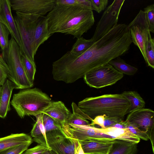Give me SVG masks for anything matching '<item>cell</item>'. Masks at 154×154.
I'll return each mask as SVG.
<instances>
[{"instance_id": "cell-30", "label": "cell", "mask_w": 154, "mask_h": 154, "mask_svg": "<svg viewBox=\"0 0 154 154\" xmlns=\"http://www.w3.org/2000/svg\"><path fill=\"white\" fill-rule=\"evenodd\" d=\"M9 73L8 66L2 55L0 54V86L4 84Z\"/></svg>"}, {"instance_id": "cell-24", "label": "cell", "mask_w": 154, "mask_h": 154, "mask_svg": "<svg viewBox=\"0 0 154 154\" xmlns=\"http://www.w3.org/2000/svg\"><path fill=\"white\" fill-rule=\"evenodd\" d=\"M108 63L123 74L133 75L136 73L138 70L137 68L127 63L120 57L110 60Z\"/></svg>"}, {"instance_id": "cell-21", "label": "cell", "mask_w": 154, "mask_h": 154, "mask_svg": "<svg viewBox=\"0 0 154 154\" xmlns=\"http://www.w3.org/2000/svg\"><path fill=\"white\" fill-rule=\"evenodd\" d=\"M137 144L116 139L108 154H136Z\"/></svg>"}, {"instance_id": "cell-22", "label": "cell", "mask_w": 154, "mask_h": 154, "mask_svg": "<svg viewBox=\"0 0 154 154\" xmlns=\"http://www.w3.org/2000/svg\"><path fill=\"white\" fill-rule=\"evenodd\" d=\"M71 106L72 112L65 123L78 125H89L90 123L87 120L92 121L93 119L83 112L74 102H72Z\"/></svg>"}, {"instance_id": "cell-6", "label": "cell", "mask_w": 154, "mask_h": 154, "mask_svg": "<svg viewBox=\"0 0 154 154\" xmlns=\"http://www.w3.org/2000/svg\"><path fill=\"white\" fill-rule=\"evenodd\" d=\"M123 76V73L108 63L88 72L83 78L89 86L98 89L115 84Z\"/></svg>"}, {"instance_id": "cell-36", "label": "cell", "mask_w": 154, "mask_h": 154, "mask_svg": "<svg viewBox=\"0 0 154 154\" xmlns=\"http://www.w3.org/2000/svg\"><path fill=\"white\" fill-rule=\"evenodd\" d=\"M123 119L118 116L108 117L106 116L104 121L105 128L112 127L114 125L124 121Z\"/></svg>"}, {"instance_id": "cell-41", "label": "cell", "mask_w": 154, "mask_h": 154, "mask_svg": "<svg viewBox=\"0 0 154 154\" xmlns=\"http://www.w3.org/2000/svg\"><path fill=\"white\" fill-rule=\"evenodd\" d=\"M1 89V86H0V96Z\"/></svg>"}, {"instance_id": "cell-39", "label": "cell", "mask_w": 154, "mask_h": 154, "mask_svg": "<svg viewBox=\"0 0 154 154\" xmlns=\"http://www.w3.org/2000/svg\"><path fill=\"white\" fill-rule=\"evenodd\" d=\"M74 143V154H85L81 143L79 141H73Z\"/></svg>"}, {"instance_id": "cell-10", "label": "cell", "mask_w": 154, "mask_h": 154, "mask_svg": "<svg viewBox=\"0 0 154 154\" xmlns=\"http://www.w3.org/2000/svg\"><path fill=\"white\" fill-rule=\"evenodd\" d=\"M12 10L21 13L44 16L51 11L56 0H10Z\"/></svg>"}, {"instance_id": "cell-1", "label": "cell", "mask_w": 154, "mask_h": 154, "mask_svg": "<svg viewBox=\"0 0 154 154\" xmlns=\"http://www.w3.org/2000/svg\"><path fill=\"white\" fill-rule=\"evenodd\" d=\"M46 17L51 33L70 35L77 39L87 32L95 22L93 10L79 4L65 5L56 3Z\"/></svg>"}, {"instance_id": "cell-17", "label": "cell", "mask_w": 154, "mask_h": 154, "mask_svg": "<svg viewBox=\"0 0 154 154\" xmlns=\"http://www.w3.org/2000/svg\"><path fill=\"white\" fill-rule=\"evenodd\" d=\"M114 141L105 142L85 140L79 142L85 154H108Z\"/></svg>"}, {"instance_id": "cell-37", "label": "cell", "mask_w": 154, "mask_h": 154, "mask_svg": "<svg viewBox=\"0 0 154 154\" xmlns=\"http://www.w3.org/2000/svg\"><path fill=\"white\" fill-rule=\"evenodd\" d=\"M106 116L105 115H99L95 117L91 123L89 124V125L93 126L95 125H97L101 127L102 128H105L104 126V121L105 117Z\"/></svg>"}, {"instance_id": "cell-19", "label": "cell", "mask_w": 154, "mask_h": 154, "mask_svg": "<svg viewBox=\"0 0 154 154\" xmlns=\"http://www.w3.org/2000/svg\"><path fill=\"white\" fill-rule=\"evenodd\" d=\"M32 143L31 137L24 133L11 134L0 138V153L14 146Z\"/></svg>"}, {"instance_id": "cell-18", "label": "cell", "mask_w": 154, "mask_h": 154, "mask_svg": "<svg viewBox=\"0 0 154 154\" xmlns=\"http://www.w3.org/2000/svg\"><path fill=\"white\" fill-rule=\"evenodd\" d=\"M16 88L15 85L7 79L1 86L0 96V117L4 119L11 109L10 99L12 91Z\"/></svg>"}, {"instance_id": "cell-12", "label": "cell", "mask_w": 154, "mask_h": 154, "mask_svg": "<svg viewBox=\"0 0 154 154\" xmlns=\"http://www.w3.org/2000/svg\"><path fill=\"white\" fill-rule=\"evenodd\" d=\"M46 136L51 154H74V142L60 131L47 132Z\"/></svg>"}, {"instance_id": "cell-2", "label": "cell", "mask_w": 154, "mask_h": 154, "mask_svg": "<svg viewBox=\"0 0 154 154\" xmlns=\"http://www.w3.org/2000/svg\"><path fill=\"white\" fill-rule=\"evenodd\" d=\"M80 109L93 119L96 116H118L122 119L131 106L129 100L121 94H109L87 97L78 103Z\"/></svg>"}, {"instance_id": "cell-28", "label": "cell", "mask_w": 154, "mask_h": 154, "mask_svg": "<svg viewBox=\"0 0 154 154\" xmlns=\"http://www.w3.org/2000/svg\"><path fill=\"white\" fill-rule=\"evenodd\" d=\"M9 34L7 27L0 22V47L3 51V54L6 52L8 48Z\"/></svg>"}, {"instance_id": "cell-15", "label": "cell", "mask_w": 154, "mask_h": 154, "mask_svg": "<svg viewBox=\"0 0 154 154\" xmlns=\"http://www.w3.org/2000/svg\"><path fill=\"white\" fill-rule=\"evenodd\" d=\"M41 113L45 114L61 125L65 123L71 112L61 101L51 102Z\"/></svg>"}, {"instance_id": "cell-20", "label": "cell", "mask_w": 154, "mask_h": 154, "mask_svg": "<svg viewBox=\"0 0 154 154\" xmlns=\"http://www.w3.org/2000/svg\"><path fill=\"white\" fill-rule=\"evenodd\" d=\"M43 113H40L35 116L36 120L31 132V136L34 140L40 144L46 146L48 149L50 150L48 143L46 132L42 121Z\"/></svg>"}, {"instance_id": "cell-33", "label": "cell", "mask_w": 154, "mask_h": 154, "mask_svg": "<svg viewBox=\"0 0 154 154\" xmlns=\"http://www.w3.org/2000/svg\"><path fill=\"white\" fill-rule=\"evenodd\" d=\"M31 143H27L11 147L1 152L0 154H22Z\"/></svg>"}, {"instance_id": "cell-34", "label": "cell", "mask_w": 154, "mask_h": 154, "mask_svg": "<svg viewBox=\"0 0 154 154\" xmlns=\"http://www.w3.org/2000/svg\"><path fill=\"white\" fill-rule=\"evenodd\" d=\"M93 10L98 13L103 11L106 7L108 3V0H90Z\"/></svg>"}, {"instance_id": "cell-29", "label": "cell", "mask_w": 154, "mask_h": 154, "mask_svg": "<svg viewBox=\"0 0 154 154\" xmlns=\"http://www.w3.org/2000/svg\"><path fill=\"white\" fill-rule=\"evenodd\" d=\"M42 121L46 133L55 130L61 131V125L48 116L43 113Z\"/></svg>"}, {"instance_id": "cell-7", "label": "cell", "mask_w": 154, "mask_h": 154, "mask_svg": "<svg viewBox=\"0 0 154 154\" xmlns=\"http://www.w3.org/2000/svg\"><path fill=\"white\" fill-rule=\"evenodd\" d=\"M61 131L67 138L73 142L94 140L111 142L116 139L97 131L93 126L73 125L66 123L61 124Z\"/></svg>"}, {"instance_id": "cell-13", "label": "cell", "mask_w": 154, "mask_h": 154, "mask_svg": "<svg viewBox=\"0 0 154 154\" xmlns=\"http://www.w3.org/2000/svg\"><path fill=\"white\" fill-rule=\"evenodd\" d=\"M0 22L7 27L20 48L21 39L12 15L10 0H0Z\"/></svg>"}, {"instance_id": "cell-23", "label": "cell", "mask_w": 154, "mask_h": 154, "mask_svg": "<svg viewBox=\"0 0 154 154\" xmlns=\"http://www.w3.org/2000/svg\"><path fill=\"white\" fill-rule=\"evenodd\" d=\"M130 103L128 113L144 108L145 102L140 95L135 91H125L122 94Z\"/></svg>"}, {"instance_id": "cell-4", "label": "cell", "mask_w": 154, "mask_h": 154, "mask_svg": "<svg viewBox=\"0 0 154 154\" xmlns=\"http://www.w3.org/2000/svg\"><path fill=\"white\" fill-rule=\"evenodd\" d=\"M20 48L13 37L9 40L8 48L2 55L5 57L10 70L8 78L15 85L17 89H23L32 87L33 83L28 77L21 60Z\"/></svg>"}, {"instance_id": "cell-9", "label": "cell", "mask_w": 154, "mask_h": 154, "mask_svg": "<svg viewBox=\"0 0 154 154\" xmlns=\"http://www.w3.org/2000/svg\"><path fill=\"white\" fill-rule=\"evenodd\" d=\"M127 26L132 42L138 47L146 63L145 46L148 34L150 32L145 12L140 10Z\"/></svg>"}, {"instance_id": "cell-35", "label": "cell", "mask_w": 154, "mask_h": 154, "mask_svg": "<svg viewBox=\"0 0 154 154\" xmlns=\"http://www.w3.org/2000/svg\"><path fill=\"white\" fill-rule=\"evenodd\" d=\"M47 149L46 146L39 144L33 148L27 149L22 154H42Z\"/></svg>"}, {"instance_id": "cell-25", "label": "cell", "mask_w": 154, "mask_h": 154, "mask_svg": "<svg viewBox=\"0 0 154 154\" xmlns=\"http://www.w3.org/2000/svg\"><path fill=\"white\" fill-rule=\"evenodd\" d=\"M94 42L91 39H86L82 36L77 39L71 50L69 51L73 55H80L87 51Z\"/></svg>"}, {"instance_id": "cell-40", "label": "cell", "mask_w": 154, "mask_h": 154, "mask_svg": "<svg viewBox=\"0 0 154 154\" xmlns=\"http://www.w3.org/2000/svg\"><path fill=\"white\" fill-rule=\"evenodd\" d=\"M42 154H51L49 150L47 149L45 152H43Z\"/></svg>"}, {"instance_id": "cell-3", "label": "cell", "mask_w": 154, "mask_h": 154, "mask_svg": "<svg viewBox=\"0 0 154 154\" xmlns=\"http://www.w3.org/2000/svg\"><path fill=\"white\" fill-rule=\"evenodd\" d=\"M51 102L45 93L35 88L22 89L14 94L11 104L21 118L25 116L35 117Z\"/></svg>"}, {"instance_id": "cell-32", "label": "cell", "mask_w": 154, "mask_h": 154, "mask_svg": "<svg viewBox=\"0 0 154 154\" xmlns=\"http://www.w3.org/2000/svg\"><path fill=\"white\" fill-rule=\"evenodd\" d=\"M124 121L126 124V128L128 129L132 133L140 139L145 141H147L149 140V136L146 131L140 129L133 124Z\"/></svg>"}, {"instance_id": "cell-11", "label": "cell", "mask_w": 154, "mask_h": 154, "mask_svg": "<svg viewBox=\"0 0 154 154\" xmlns=\"http://www.w3.org/2000/svg\"><path fill=\"white\" fill-rule=\"evenodd\" d=\"M125 121L133 124L146 132L151 142L154 153L153 111L150 109L143 108L133 111L129 113Z\"/></svg>"}, {"instance_id": "cell-31", "label": "cell", "mask_w": 154, "mask_h": 154, "mask_svg": "<svg viewBox=\"0 0 154 154\" xmlns=\"http://www.w3.org/2000/svg\"><path fill=\"white\" fill-rule=\"evenodd\" d=\"M148 24L149 31L154 32V4L148 5L144 8Z\"/></svg>"}, {"instance_id": "cell-5", "label": "cell", "mask_w": 154, "mask_h": 154, "mask_svg": "<svg viewBox=\"0 0 154 154\" xmlns=\"http://www.w3.org/2000/svg\"><path fill=\"white\" fill-rule=\"evenodd\" d=\"M41 16L16 12L14 17L21 39V53L33 61H35L32 48V39L36 26Z\"/></svg>"}, {"instance_id": "cell-14", "label": "cell", "mask_w": 154, "mask_h": 154, "mask_svg": "<svg viewBox=\"0 0 154 154\" xmlns=\"http://www.w3.org/2000/svg\"><path fill=\"white\" fill-rule=\"evenodd\" d=\"M52 35L48 28L46 16L41 15L36 26L32 39V48L34 56L39 46L47 40Z\"/></svg>"}, {"instance_id": "cell-26", "label": "cell", "mask_w": 154, "mask_h": 154, "mask_svg": "<svg viewBox=\"0 0 154 154\" xmlns=\"http://www.w3.org/2000/svg\"><path fill=\"white\" fill-rule=\"evenodd\" d=\"M21 60L25 72L30 81L33 83L36 72L35 61L29 59L24 54L21 53Z\"/></svg>"}, {"instance_id": "cell-16", "label": "cell", "mask_w": 154, "mask_h": 154, "mask_svg": "<svg viewBox=\"0 0 154 154\" xmlns=\"http://www.w3.org/2000/svg\"><path fill=\"white\" fill-rule=\"evenodd\" d=\"M98 132L112 137L113 138L138 144L140 139L132 133L128 129L119 128L111 127L102 128L95 127Z\"/></svg>"}, {"instance_id": "cell-8", "label": "cell", "mask_w": 154, "mask_h": 154, "mask_svg": "<svg viewBox=\"0 0 154 154\" xmlns=\"http://www.w3.org/2000/svg\"><path fill=\"white\" fill-rule=\"evenodd\" d=\"M125 0H115L103 13L97 23L91 39L94 42L100 39L118 24L119 15Z\"/></svg>"}, {"instance_id": "cell-27", "label": "cell", "mask_w": 154, "mask_h": 154, "mask_svg": "<svg viewBox=\"0 0 154 154\" xmlns=\"http://www.w3.org/2000/svg\"><path fill=\"white\" fill-rule=\"evenodd\" d=\"M146 57V63L147 66L154 68V39L151 37L150 32L148 34L145 46Z\"/></svg>"}, {"instance_id": "cell-38", "label": "cell", "mask_w": 154, "mask_h": 154, "mask_svg": "<svg viewBox=\"0 0 154 154\" xmlns=\"http://www.w3.org/2000/svg\"><path fill=\"white\" fill-rule=\"evenodd\" d=\"M56 3L65 5L79 4L78 0H56Z\"/></svg>"}]
</instances>
